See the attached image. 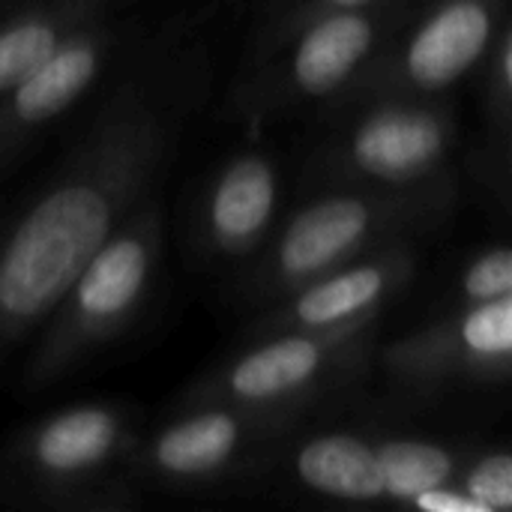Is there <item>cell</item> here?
Segmentation results:
<instances>
[{
    "label": "cell",
    "instance_id": "6da1fadb",
    "mask_svg": "<svg viewBox=\"0 0 512 512\" xmlns=\"http://www.w3.org/2000/svg\"><path fill=\"white\" fill-rule=\"evenodd\" d=\"M36 195L0 219V375L45 324L69 282L147 198L207 90L198 42L132 51Z\"/></svg>",
    "mask_w": 512,
    "mask_h": 512
},
{
    "label": "cell",
    "instance_id": "7a4b0ae2",
    "mask_svg": "<svg viewBox=\"0 0 512 512\" xmlns=\"http://www.w3.org/2000/svg\"><path fill=\"white\" fill-rule=\"evenodd\" d=\"M459 201V177L417 186H321L282 210L261 252L237 270V297L264 309L297 285L378 249L423 243Z\"/></svg>",
    "mask_w": 512,
    "mask_h": 512
},
{
    "label": "cell",
    "instance_id": "3957f363",
    "mask_svg": "<svg viewBox=\"0 0 512 512\" xmlns=\"http://www.w3.org/2000/svg\"><path fill=\"white\" fill-rule=\"evenodd\" d=\"M165 252V216L156 189L141 198L69 282L24 348L21 390L39 393L75 375L129 333L153 300Z\"/></svg>",
    "mask_w": 512,
    "mask_h": 512
},
{
    "label": "cell",
    "instance_id": "277c9868",
    "mask_svg": "<svg viewBox=\"0 0 512 512\" xmlns=\"http://www.w3.org/2000/svg\"><path fill=\"white\" fill-rule=\"evenodd\" d=\"M141 417L123 402H75L21 426L0 447V504L120 512L138 504L129 453Z\"/></svg>",
    "mask_w": 512,
    "mask_h": 512
},
{
    "label": "cell",
    "instance_id": "5b68a950",
    "mask_svg": "<svg viewBox=\"0 0 512 512\" xmlns=\"http://www.w3.org/2000/svg\"><path fill=\"white\" fill-rule=\"evenodd\" d=\"M423 0H390L318 15L270 48L246 54L228 96V114L246 129L321 114L378 60Z\"/></svg>",
    "mask_w": 512,
    "mask_h": 512
},
{
    "label": "cell",
    "instance_id": "8992f818",
    "mask_svg": "<svg viewBox=\"0 0 512 512\" xmlns=\"http://www.w3.org/2000/svg\"><path fill=\"white\" fill-rule=\"evenodd\" d=\"M306 180L321 186H417L456 174L459 111L450 93H372L318 114Z\"/></svg>",
    "mask_w": 512,
    "mask_h": 512
},
{
    "label": "cell",
    "instance_id": "52a82bcc",
    "mask_svg": "<svg viewBox=\"0 0 512 512\" xmlns=\"http://www.w3.org/2000/svg\"><path fill=\"white\" fill-rule=\"evenodd\" d=\"M378 339L381 321L249 336V345L198 375L180 402H231L306 420L375 372Z\"/></svg>",
    "mask_w": 512,
    "mask_h": 512
},
{
    "label": "cell",
    "instance_id": "ba28073f",
    "mask_svg": "<svg viewBox=\"0 0 512 512\" xmlns=\"http://www.w3.org/2000/svg\"><path fill=\"white\" fill-rule=\"evenodd\" d=\"M300 417L231 402H180L174 414L141 426L129 453L135 489L207 492L273 471Z\"/></svg>",
    "mask_w": 512,
    "mask_h": 512
},
{
    "label": "cell",
    "instance_id": "9c48e42d",
    "mask_svg": "<svg viewBox=\"0 0 512 512\" xmlns=\"http://www.w3.org/2000/svg\"><path fill=\"white\" fill-rule=\"evenodd\" d=\"M468 447L417 435H372L327 429L285 441L273 471H282L309 495L342 504H399L420 501L456 477Z\"/></svg>",
    "mask_w": 512,
    "mask_h": 512
},
{
    "label": "cell",
    "instance_id": "30bf717a",
    "mask_svg": "<svg viewBox=\"0 0 512 512\" xmlns=\"http://www.w3.org/2000/svg\"><path fill=\"white\" fill-rule=\"evenodd\" d=\"M510 18L512 0H423L339 102L372 93H450L474 78Z\"/></svg>",
    "mask_w": 512,
    "mask_h": 512
},
{
    "label": "cell",
    "instance_id": "8fae6325",
    "mask_svg": "<svg viewBox=\"0 0 512 512\" xmlns=\"http://www.w3.org/2000/svg\"><path fill=\"white\" fill-rule=\"evenodd\" d=\"M372 369L414 396L504 384L512 372V297L447 306L393 342L378 339Z\"/></svg>",
    "mask_w": 512,
    "mask_h": 512
},
{
    "label": "cell",
    "instance_id": "7c38bea8",
    "mask_svg": "<svg viewBox=\"0 0 512 512\" xmlns=\"http://www.w3.org/2000/svg\"><path fill=\"white\" fill-rule=\"evenodd\" d=\"M285 201V168L276 147L246 138L198 183L189 207V243L207 267L243 270L273 234Z\"/></svg>",
    "mask_w": 512,
    "mask_h": 512
},
{
    "label": "cell",
    "instance_id": "4fadbf2b",
    "mask_svg": "<svg viewBox=\"0 0 512 512\" xmlns=\"http://www.w3.org/2000/svg\"><path fill=\"white\" fill-rule=\"evenodd\" d=\"M135 39L138 21L129 15V3L114 6L72 30L27 78L0 96L15 153L111 78L129 60Z\"/></svg>",
    "mask_w": 512,
    "mask_h": 512
},
{
    "label": "cell",
    "instance_id": "5bb4252c",
    "mask_svg": "<svg viewBox=\"0 0 512 512\" xmlns=\"http://www.w3.org/2000/svg\"><path fill=\"white\" fill-rule=\"evenodd\" d=\"M420 273V243L378 249L327 270L264 306L249 336L285 330H342L381 321Z\"/></svg>",
    "mask_w": 512,
    "mask_h": 512
},
{
    "label": "cell",
    "instance_id": "9a60e30c",
    "mask_svg": "<svg viewBox=\"0 0 512 512\" xmlns=\"http://www.w3.org/2000/svg\"><path fill=\"white\" fill-rule=\"evenodd\" d=\"M129 0H21L0 12V96L27 78L72 30Z\"/></svg>",
    "mask_w": 512,
    "mask_h": 512
},
{
    "label": "cell",
    "instance_id": "2e32d148",
    "mask_svg": "<svg viewBox=\"0 0 512 512\" xmlns=\"http://www.w3.org/2000/svg\"><path fill=\"white\" fill-rule=\"evenodd\" d=\"M512 507V456L504 447H468L450 486L426 495L423 512H507Z\"/></svg>",
    "mask_w": 512,
    "mask_h": 512
},
{
    "label": "cell",
    "instance_id": "e0dca14e",
    "mask_svg": "<svg viewBox=\"0 0 512 512\" xmlns=\"http://www.w3.org/2000/svg\"><path fill=\"white\" fill-rule=\"evenodd\" d=\"M474 75L480 81V108L486 117L489 147L495 150L498 171L507 177L512 135V18L498 30L489 54Z\"/></svg>",
    "mask_w": 512,
    "mask_h": 512
},
{
    "label": "cell",
    "instance_id": "ac0fdd59",
    "mask_svg": "<svg viewBox=\"0 0 512 512\" xmlns=\"http://www.w3.org/2000/svg\"><path fill=\"white\" fill-rule=\"evenodd\" d=\"M512 297V249L507 243H486L471 252L450 279L447 306H477Z\"/></svg>",
    "mask_w": 512,
    "mask_h": 512
},
{
    "label": "cell",
    "instance_id": "d6986e66",
    "mask_svg": "<svg viewBox=\"0 0 512 512\" xmlns=\"http://www.w3.org/2000/svg\"><path fill=\"white\" fill-rule=\"evenodd\" d=\"M378 3H390V0H267L264 12L258 18V27H255L249 54L270 48L273 42H279L282 36H288L291 30H297L300 24L318 18V15L366 9V6H378Z\"/></svg>",
    "mask_w": 512,
    "mask_h": 512
},
{
    "label": "cell",
    "instance_id": "ffe728a7",
    "mask_svg": "<svg viewBox=\"0 0 512 512\" xmlns=\"http://www.w3.org/2000/svg\"><path fill=\"white\" fill-rule=\"evenodd\" d=\"M9 156H15V144H12V135H9L6 117H3V108H0V162H6Z\"/></svg>",
    "mask_w": 512,
    "mask_h": 512
},
{
    "label": "cell",
    "instance_id": "44dd1931",
    "mask_svg": "<svg viewBox=\"0 0 512 512\" xmlns=\"http://www.w3.org/2000/svg\"><path fill=\"white\" fill-rule=\"evenodd\" d=\"M15 3H21V0H0V12L9 9V6H15Z\"/></svg>",
    "mask_w": 512,
    "mask_h": 512
}]
</instances>
